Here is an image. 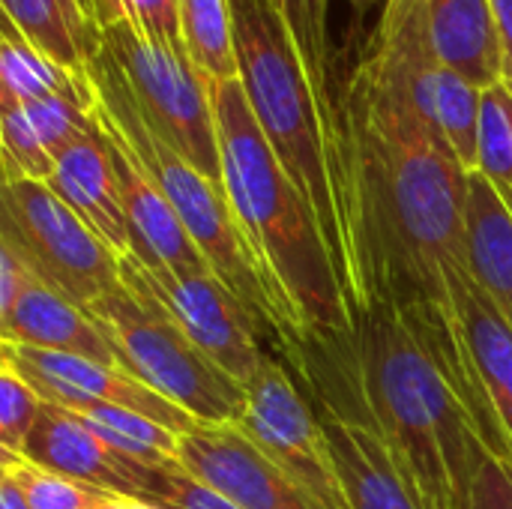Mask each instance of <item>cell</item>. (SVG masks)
Listing matches in <instances>:
<instances>
[{
    "mask_svg": "<svg viewBox=\"0 0 512 509\" xmlns=\"http://www.w3.org/2000/svg\"><path fill=\"white\" fill-rule=\"evenodd\" d=\"M105 51L123 69L147 120L201 174L222 186V159L210 84L183 48L153 42L126 21L105 30Z\"/></svg>",
    "mask_w": 512,
    "mask_h": 509,
    "instance_id": "cell-9",
    "label": "cell"
},
{
    "mask_svg": "<svg viewBox=\"0 0 512 509\" xmlns=\"http://www.w3.org/2000/svg\"><path fill=\"white\" fill-rule=\"evenodd\" d=\"M351 348L363 396L423 509H468L486 447L453 387L450 300L357 315Z\"/></svg>",
    "mask_w": 512,
    "mask_h": 509,
    "instance_id": "cell-2",
    "label": "cell"
},
{
    "mask_svg": "<svg viewBox=\"0 0 512 509\" xmlns=\"http://www.w3.org/2000/svg\"><path fill=\"white\" fill-rule=\"evenodd\" d=\"M327 9L330 0H288V30L297 42L303 66L312 78L327 126L336 114V96L330 90V51H327Z\"/></svg>",
    "mask_w": 512,
    "mask_h": 509,
    "instance_id": "cell-27",
    "label": "cell"
},
{
    "mask_svg": "<svg viewBox=\"0 0 512 509\" xmlns=\"http://www.w3.org/2000/svg\"><path fill=\"white\" fill-rule=\"evenodd\" d=\"M267 3H270V6L285 18V24H288V0H267Z\"/></svg>",
    "mask_w": 512,
    "mask_h": 509,
    "instance_id": "cell-39",
    "label": "cell"
},
{
    "mask_svg": "<svg viewBox=\"0 0 512 509\" xmlns=\"http://www.w3.org/2000/svg\"><path fill=\"white\" fill-rule=\"evenodd\" d=\"M180 465L243 509H318L237 423H195L192 432L180 435Z\"/></svg>",
    "mask_w": 512,
    "mask_h": 509,
    "instance_id": "cell-14",
    "label": "cell"
},
{
    "mask_svg": "<svg viewBox=\"0 0 512 509\" xmlns=\"http://www.w3.org/2000/svg\"><path fill=\"white\" fill-rule=\"evenodd\" d=\"M21 456L48 471L66 474L72 480L90 483L123 498H147L156 480L153 471L138 468L120 453H114L78 414L51 402L42 405V414Z\"/></svg>",
    "mask_w": 512,
    "mask_h": 509,
    "instance_id": "cell-15",
    "label": "cell"
},
{
    "mask_svg": "<svg viewBox=\"0 0 512 509\" xmlns=\"http://www.w3.org/2000/svg\"><path fill=\"white\" fill-rule=\"evenodd\" d=\"M93 3L105 30L126 21L141 36L186 51L183 30H180V0H93Z\"/></svg>",
    "mask_w": 512,
    "mask_h": 509,
    "instance_id": "cell-30",
    "label": "cell"
},
{
    "mask_svg": "<svg viewBox=\"0 0 512 509\" xmlns=\"http://www.w3.org/2000/svg\"><path fill=\"white\" fill-rule=\"evenodd\" d=\"M465 267L474 282L512 312V207L480 171L468 174L465 201Z\"/></svg>",
    "mask_w": 512,
    "mask_h": 509,
    "instance_id": "cell-20",
    "label": "cell"
},
{
    "mask_svg": "<svg viewBox=\"0 0 512 509\" xmlns=\"http://www.w3.org/2000/svg\"><path fill=\"white\" fill-rule=\"evenodd\" d=\"M480 108L483 90L471 81L459 78L450 69L438 66L435 78V120L438 132L459 159V165L471 174L477 171V144H480Z\"/></svg>",
    "mask_w": 512,
    "mask_h": 509,
    "instance_id": "cell-26",
    "label": "cell"
},
{
    "mask_svg": "<svg viewBox=\"0 0 512 509\" xmlns=\"http://www.w3.org/2000/svg\"><path fill=\"white\" fill-rule=\"evenodd\" d=\"M477 171L512 198V93L504 84L483 90Z\"/></svg>",
    "mask_w": 512,
    "mask_h": 509,
    "instance_id": "cell-28",
    "label": "cell"
},
{
    "mask_svg": "<svg viewBox=\"0 0 512 509\" xmlns=\"http://www.w3.org/2000/svg\"><path fill=\"white\" fill-rule=\"evenodd\" d=\"M288 363L318 414L348 509H423L363 396L351 330L309 333Z\"/></svg>",
    "mask_w": 512,
    "mask_h": 509,
    "instance_id": "cell-6",
    "label": "cell"
},
{
    "mask_svg": "<svg viewBox=\"0 0 512 509\" xmlns=\"http://www.w3.org/2000/svg\"><path fill=\"white\" fill-rule=\"evenodd\" d=\"M351 324L381 306L447 303L465 264L468 171L420 114L363 69L327 126Z\"/></svg>",
    "mask_w": 512,
    "mask_h": 509,
    "instance_id": "cell-1",
    "label": "cell"
},
{
    "mask_svg": "<svg viewBox=\"0 0 512 509\" xmlns=\"http://www.w3.org/2000/svg\"><path fill=\"white\" fill-rule=\"evenodd\" d=\"M0 357L9 360L21 378L42 396V402L78 411L90 405H117L135 414H144L177 435H186L195 429V420L180 411L174 402L162 399L156 390L123 372L120 366L96 363L75 354L60 351H42L27 348L15 342H0Z\"/></svg>",
    "mask_w": 512,
    "mask_h": 509,
    "instance_id": "cell-13",
    "label": "cell"
},
{
    "mask_svg": "<svg viewBox=\"0 0 512 509\" xmlns=\"http://www.w3.org/2000/svg\"><path fill=\"white\" fill-rule=\"evenodd\" d=\"M222 189L282 312L309 333L351 330L345 288L321 225L264 138L240 78L210 84Z\"/></svg>",
    "mask_w": 512,
    "mask_h": 509,
    "instance_id": "cell-3",
    "label": "cell"
},
{
    "mask_svg": "<svg viewBox=\"0 0 512 509\" xmlns=\"http://www.w3.org/2000/svg\"><path fill=\"white\" fill-rule=\"evenodd\" d=\"M36 279V273L24 264V258L0 240V318L15 309L27 285Z\"/></svg>",
    "mask_w": 512,
    "mask_h": 509,
    "instance_id": "cell-34",
    "label": "cell"
},
{
    "mask_svg": "<svg viewBox=\"0 0 512 509\" xmlns=\"http://www.w3.org/2000/svg\"><path fill=\"white\" fill-rule=\"evenodd\" d=\"M141 501H150L162 509H243L228 495H222L213 486L192 477L180 462L165 471H156V480H153L147 498H141Z\"/></svg>",
    "mask_w": 512,
    "mask_h": 509,
    "instance_id": "cell-32",
    "label": "cell"
},
{
    "mask_svg": "<svg viewBox=\"0 0 512 509\" xmlns=\"http://www.w3.org/2000/svg\"><path fill=\"white\" fill-rule=\"evenodd\" d=\"M87 78L93 87V111L96 117L126 144L132 159L147 171V177L162 189L192 243L210 264V270L255 312V318L276 336V342L291 354L303 339L282 312L273 297L234 213L228 195L219 183L201 174L165 135L147 120L138 105L123 69L105 51L93 57L87 66Z\"/></svg>",
    "mask_w": 512,
    "mask_h": 509,
    "instance_id": "cell-4",
    "label": "cell"
},
{
    "mask_svg": "<svg viewBox=\"0 0 512 509\" xmlns=\"http://www.w3.org/2000/svg\"><path fill=\"white\" fill-rule=\"evenodd\" d=\"M0 474L9 477L24 495L30 509H105L123 495L96 489L90 483L72 480L66 474L48 471L21 453L0 450Z\"/></svg>",
    "mask_w": 512,
    "mask_h": 509,
    "instance_id": "cell-25",
    "label": "cell"
},
{
    "mask_svg": "<svg viewBox=\"0 0 512 509\" xmlns=\"http://www.w3.org/2000/svg\"><path fill=\"white\" fill-rule=\"evenodd\" d=\"M0 342L120 366V357L96 318L84 306L48 288L39 276L27 285L15 309L0 318Z\"/></svg>",
    "mask_w": 512,
    "mask_h": 509,
    "instance_id": "cell-18",
    "label": "cell"
},
{
    "mask_svg": "<svg viewBox=\"0 0 512 509\" xmlns=\"http://www.w3.org/2000/svg\"><path fill=\"white\" fill-rule=\"evenodd\" d=\"M237 426L315 501V507L348 509L318 414L291 369L276 360L264 363V369L246 384Z\"/></svg>",
    "mask_w": 512,
    "mask_h": 509,
    "instance_id": "cell-10",
    "label": "cell"
},
{
    "mask_svg": "<svg viewBox=\"0 0 512 509\" xmlns=\"http://www.w3.org/2000/svg\"><path fill=\"white\" fill-rule=\"evenodd\" d=\"M426 33L441 69L480 90L501 84L504 48L492 0H426Z\"/></svg>",
    "mask_w": 512,
    "mask_h": 509,
    "instance_id": "cell-19",
    "label": "cell"
},
{
    "mask_svg": "<svg viewBox=\"0 0 512 509\" xmlns=\"http://www.w3.org/2000/svg\"><path fill=\"white\" fill-rule=\"evenodd\" d=\"M111 339L120 369L174 402L195 423H237L246 387L210 363L168 318L135 267L120 258V285L87 306Z\"/></svg>",
    "mask_w": 512,
    "mask_h": 509,
    "instance_id": "cell-7",
    "label": "cell"
},
{
    "mask_svg": "<svg viewBox=\"0 0 512 509\" xmlns=\"http://www.w3.org/2000/svg\"><path fill=\"white\" fill-rule=\"evenodd\" d=\"M492 12H495V24H498V36H501V48H504V75L512 72V0H492ZM501 75V78H504Z\"/></svg>",
    "mask_w": 512,
    "mask_h": 509,
    "instance_id": "cell-35",
    "label": "cell"
},
{
    "mask_svg": "<svg viewBox=\"0 0 512 509\" xmlns=\"http://www.w3.org/2000/svg\"><path fill=\"white\" fill-rule=\"evenodd\" d=\"M42 396L21 378V372L0 357V450L24 453V444L42 414Z\"/></svg>",
    "mask_w": 512,
    "mask_h": 509,
    "instance_id": "cell-31",
    "label": "cell"
},
{
    "mask_svg": "<svg viewBox=\"0 0 512 509\" xmlns=\"http://www.w3.org/2000/svg\"><path fill=\"white\" fill-rule=\"evenodd\" d=\"M123 258L135 267L186 339L228 378L246 387L264 369L270 360L258 342V330L264 324L213 270L147 267L132 252Z\"/></svg>",
    "mask_w": 512,
    "mask_h": 509,
    "instance_id": "cell-11",
    "label": "cell"
},
{
    "mask_svg": "<svg viewBox=\"0 0 512 509\" xmlns=\"http://www.w3.org/2000/svg\"><path fill=\"white\" fill-rule=\"evenodd\" d=\"M126 509H162L150 501H141V498H126Z\"/></svg>",
    "mask_w": 512,
    "mask_h": 509,
    "instance_id": "cell-37",
    "label": "cell"
},
{
    "mask_svg": "<svg viewBox=\"0 0 512 509\" xmlns=\"http://www.w3.org/2000/svg\"><path fill=\"white\" fill-rule=\"evenodd\" d=\"M0 509H30L24 495L18 492V486L3 474H0Z\"/></svg>",
    "mask_w": 512,
    "mask_h": 509,
    "instance_id": "cell-36",
    "label": "cell"
},
{
    "mask_svg": "<svg viewBox=\"0 0 512 509\" xmlns=\"http://www.w3.org/2000/svg\"><path fill=\"white\" fill-rule=\"evenodd\" d=\"M507 321H510V324H512V312H510V315H507Z\"/></svg>",
    "mask_w": 512,
    "mask_h": 509,
    "instance_id": "cell-40",
    "label": "cell"
},
{
    "mask_svg": "<svg viewBox=\"0 0 512 509\" xmlns=\"http://www.w3.org/2000/svg\"><path fill=\"white\" fill-rule=\"evenodd\" d=\"M444 282L468 369L465 408L486 453L512 465V324L465 264H453Z\"/></svg>",
    "mask_w": 512,
    "mask_h": 509,
    "instance_id": "cell-12",
    "label": "cell"
},
{
    "mask_svg": "<svg viewBox=\"0 0 512 509\" xmlns=\"http://www.w3.org/2000/svg\"><path fill=\"white\" fill-rule=\"evenodd\" d=\"M240 84L276 159L312 207L345 288L327 117L285 18L267 0H231ZM348 300V297H345Z\"/></svg>",
    "mask_w": 512,
    "mask_h": 509,
    "instance_id": "cell-5",
    "label": "cell"
},
{
    "mask_svg": "<svg viewBox=\"0 0 512 509\" xmlns=\"http://www.w3.org/2000/svg\"><path fill=\"white\" fill-rule=\"evenodd\" d=\"M183 45L207 84L240 78L231 0H180Z\"/></svg>",
    "mask_w": 512,
    "mask_h": 509,
    "instance_id": "cell-24",
    "label": "cell"
},
{
    "mask_svg": "<svg viewBox=\"0 0 512 509\" xmlns=\"http://www.w3.org/2000/svg\"><path fill=\"white\" fill-rule=\"evenodd\" d=\"M0 240L57 294L90 306L120 285V255L39 180H3Z\"/></svg>",
    "mask_w": 512,
    "mask_h": 509,
    "instance_id": "cell-8",
    "label": "cell"
},
{
    "mask_svg": "<svg viewBox=\"0 0 512 509\" xmlns=\"http://www.w3.org/2000/svg\"><path fill=\"white\" fill-rule=\"evenodd\" d=\"M48 186L60 195L63 204H69L120 258L132 252L126 213L120 204L117 174L111 162V147L105 141V132L96 129L72 141L57 159L54 174L48 177Z\"/></svg>",
    "mask_w": 512,
    "mask_h": 509,
    "instance_id": "cell-17",
    "label": "cell"
},
{
    "mask_svg": "<svg viewBox=\"0 0 512 509\" xmlns=\"http://www.w3.org/2000/svg\"><path fill=\"white\" fill-rule=\"evenodd\" d=\"M96 114V111H93ZM105 141L111 147V162L117 174L120 204L129 225L132 255L147 267H171V270H210L180 216L162 195V189L147 177V171L132 159L126 144L96 117Z\"/></svg>",
    "mask_w": 512,
    "mask_h": 509,
    "instance_id": "cell-16",
    "label": "cell"
},
{
    "mask_svg": "<svg viewBox=\"0 0 512 509\" xmlns=\"http://www.w3.org/2000/svg\"><path fill=\"white\" fill-rule=\"evenodd\" d=\"M348 3H351V9L363 18V15H366V9H369L372 3H378V0H348Z\"/></svg>",
    "mask_w": 512,
    "mask_h": 509,
    "instance_id": "cell-38",
    "label": "cell"
},
{
    "mask_svg": "<svg viewBox=\"0 0 512 509\" xmlns=\"http://www.w3.org/2000/svg\"><path fill=\"white\" fill-rule=\"evenodd\" d=\"M0 96L21 105L45 96H93L90 78L69 72L39 51L12 21L3 18L0 36Z\"/></svg>",
    "mask_w": 512,
    "mask_h": 509,
    "instance_id": "cell-22",
    "label": "cell"
},
{
    "mask_svg": "<svg viewBox=\"0 0 512 509\" xmlns=\"http://www.w3.org/2000/svg\"><path fill=\"white\" fill-rule=\"evenodd\" d=\"M507 204H510V207H512V198H507Z\"/></svg>",
    "mask_w": 512,
    "mask_h": 509,
    "instance_id": "cell-41",
    "label": "cell"
},
{
    "mask_svg": "<svg viewBox=\"0 0 512 509\" xmlns=\"http://www.w3.org/2000/svg\"><path fill=\"white\" fill-rule=\"evenodd\" d=\"M0 153H3V180H39L48 183L54 174V156L39 141L33 123L15 99L0 96Z\"/></svg>",
    "mask_w": 512,
    "mask_h": 509,
    "instance_id": "cell-29",
    "label": "cell"
},
{
    "mask_svg": "<svg viewBox=\"0 0 512 509\" xmlns=\"http://www.w3.org/2000/svg\"><path fill=\"white\" fill-rule=\"evenodd\" d=\"M72 414H78L114 453L138 468L156 474L180 462V435L144 414L117 405H90Z\"/></svg>",
    "mask_w": 512,
    "mask_h": 509,
    "instance_id": "cell-23",
    "label": "cell"
},
{
    "mask_svg": "<svg viewBox=\"0 0 512 509\" xmlns=\"http://www.w3.org/2000/svg\"><path fill=\"white\" fill-rule=\"evenodd\" d=\"M3 18L12 21L39 51L87 75V66L102 51L105 27L93 0H0Z\"/></svg>",
    "mask_w": 512,
    "mask_h": 509,
    "instance_id": "cell-21",
    "label": "cell"
},
{
    "mask_svg": "<svg viewBox=\"0 0 512 509\" xmlns=\"http://www.w3.org/2000/svg\"><path fill=\"white\" fill-rule=\"evenodd\" d=\"M468 509H512V465L486 453L471 486Z\"/></svg>",
    "mask_w": 512,
    "mask_h": 509,
    "instance_id": "cell-33",
    "label": "cell"
}]
</instances>
